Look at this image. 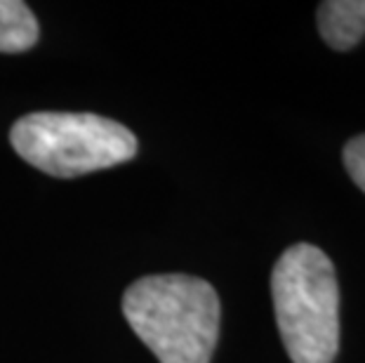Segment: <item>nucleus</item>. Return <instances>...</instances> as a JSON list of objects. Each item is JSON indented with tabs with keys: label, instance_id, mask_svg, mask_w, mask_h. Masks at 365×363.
Returning <instances> with one entry per match:
<instances>
[{
	"label": "nucleus",
	"instance_id": "f257e3e1",
	"mask_svg": "<svg viewBox=\"0 0 365 363\" xmlns=\"http://www.w3.org/2000/svg\"><path fill=\"white\" fill-rule=\"evenodd\" d=\"M123 314L160 363H210L220 337L222 305L205 279L144 276L123 295Z\"/></svg>",
	"mask_w": 365,
	"mask_h": 363
},
{
	"label": "nucleus",
	"instance_id": "f03ea898",
	"mask_svg": "<svg viewBox=\"0 0 365 363\" xmlns=\"http://www.w3.org/2000/svg\"><path fill=\"white\" fill-rule=\"evenodd\" d=\"M278 333L292 363H332L339 352V285L321 248L297 243L271 274Z\"/></svg>",
	"mask_w": 365,
	"mask_h": 363
},
{
	"label": "nucleus",
	"instance_id": "7ed1b4c3",
	"mask_svg": "<svg viewBox=\"0 0 365 363\" xmlns=\"http://www.w3.org/2000/svg\"><path fill=\"white\" fill-rule=\"evenodd\" d=\"M12 149L52 177H81L135 158L137 137L97 113L38 111L10 130Z\"/></svg>",
	"mask_w": 365,
	"mask_h": 363
},
{
	"label": "nucleus",
	"instance_id": "20e7f679",
	"mask_svg": "<svg viewBox=\"0 0 365 363\" xmlns=\"http://www.w3.org/2000/svg\"><path fill=\"white\" fill-rule=\"evenodd\" d=\"M316 19L318 34L332 50H351L365 38V0H325Z\"/></svg>",
	"mask_w": 365,
	"mask_h": 363
},
{
	"label": "nucleus",
	"instance_id": "39448f33",
	"mask_svg": "<svg viewBox=\"0 0 365 363\" xmlns=\"http://www.w3.org/2000/svg\"><path fill=\"white\" fill-rule=\"evenodd\" d=\"M38 21L21 0H0V52H26L38 43Z\"/></svg>",
	"mask_w": 365,
	"mask_h": 363
},
{
	"label": "nucleus",
	"instance_id": "423d86ee",
	"mask_svg": "<svg viewBox=\"0 0 365 363\" xmlns=\"http://www.w3.org/2000/svg\"><path fill=\"white\" fill-rule=\"evenodd\" d=\"M341 160L354 184L365 194V135L351 137L341 151Z\"/></svg>",
	"mask_w": 365,
	"mask_h": 363
}]
</instances>
